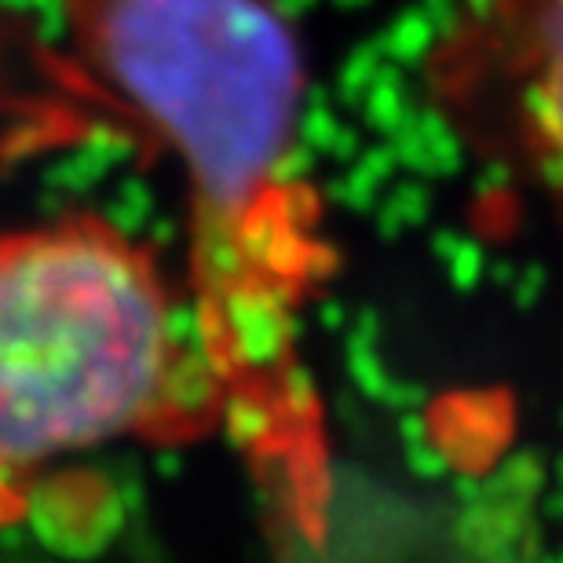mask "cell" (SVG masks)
Returning <instances> with one entry per match:
<instances>
[{
  "label": "cell",
  "mask_w": 563,
  "mask_h": 563,
  "mask_svg": "<svg viewBox=\"0 0 563 563\" xmlns=\"http://www.w3.org/2000/svg\"><path fill=\"white\" fill-rule=\"evenodd\" d=\"M212 432L217 380L151 245L96 209L0 223V527L77 454Z\"/></svg>",
  "instance_id": "obj_2"
},
{
  "label": "cell",
  "mask_w": 563,
  "mask_h": 563,
  "mask_svg": "<svg viewBox=\"0 0 563 563\" xmlns=\"http://www.w3.org/2000/svg\"><path fill=\"white\" fill-rule=\"evenodd\" d=\"M308 63L275 0H59L0 33V165L96 136L184 179L187 319L223 432L303 534L322 531L325 439L300 322L330 250L300 176Z\"/></svg>",
  "instance_id": "obj_1"
},
{
  "label": "cell",
  "mask_w": 563,
  "mask_h": 563,
  "mask_svg": "<svg viewBox=\"0 0 563 563\" xmlns=\"http://www.w3.org/2000/svg\"><path fill=\"white\" fill-rule=\"evenodd\" d=\"M428 103L563 223V0H461L421 63Z\"/></svg>",
  "instance_id": "obj_3"
}]
</instances>
